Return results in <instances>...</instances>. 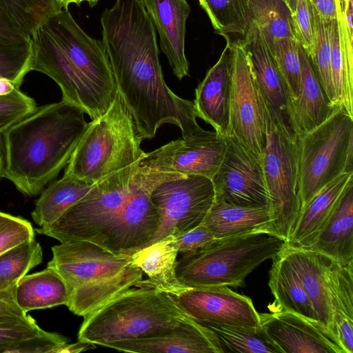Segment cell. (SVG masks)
<instances>
[{
    "mask_svg": "<svg viewBox=\"0 0 353 353\" xmlns=\"http://www.w3.org/2000/svg\"><path fill=\"white\" fill-rule=\"evenodd\" d=\"M31 40V71L51 78L61 89V100L79 107L92 120L108 111L118 90L106 50L68 8L48 19Z\"/></svg>",
    "mask_w": 353,
    "mask_h": 353,
    "instance_id": "cell-1",
    "label": "cell"
},
{
    "mask_svg": "<svg viewBox=\"0 0 353 353\" xmlns=\"http://www.w3.org/2000/svg\"><path fill=\"white\" fill-rule=\"evenodd\" d=\"M79 107L61 100L46 104L2 132L3 177L23 194L37 195L65 168L88 123Z\"/></svg>",
    "mask_w": 353,
    "mask_h": 353,
    "instance_id": "cell-2",
    "label": "cell"
},
{
    "mask_svg": "<svg viewBox=\"0 0 353 353\" xmlns=\"http://www.w3.org/2000/svg\"><path fill=\"white\" fill-rule=\"evenodd\" d=\"M193 320L170 294L142 285L130 288L83 316L78 340L105 347L154 334Z\"/></svg>",
    "mask_w": 353,
    "mask_h": 353,
    "instance_id": "cell-3",
    "label": "cell"
},
{
    "mask_svg": "<svg viewBox=\"0 0 353 353\" xmlns=\"http://www.w3.org/2000/svg\"><path fill=\"white\" fill-rule=\"evenodd\" d=\"M142 141L118 92L108 111L88 123L64 174L97 183L118 172L137 169L145 153L141 148Z\"/></svg>",
    "mask_w": 353,
    "mask_h": 353,
    "instance_id": "cell-4",
    "label": "cell"
},
{
    "mask_svg": "<svg viewBox=\"0 0 353 353\" xmlns=\"http://www.w3.org/2000/svg\"><path fill=\"white\" fill-rule=\"evenodd\" d=\"M285 244L267 231L216 239L196 250L181 253L176 276L191 288L244 287L247 276L276 256Z\"/></svg>",
    "mask_w": 353,
    "mask_h": 353,
    "instance_id": "cell-5",
    "label": "cell"
},
{
    "mask_svg": "<svg viewBox=\"0 0 353 353\" xmlns=\"http://www.w3.org/2000/svg\"><path fill=\"white\" fill-rule=\"evenodd\" d=\"M265 143L261 154L269 196V232L286 242L301 212L299 138L262 94Z\"/></svg>",
    "mask_w": 353,
    "mask_h": 353,
    "instance_id": "cell-6",
    "label": "cell"
},
{
    "mask_svg": "<svg viewBox=\"0 0 353 353\" xmlns=\"http://www.w3.org/2000/svg\"><path fill=\"white\" fill-rule=\"evenodd\" d=\"M353 117L342 107L299 138L301 210L323 187L353 172Z\"/></svg>",
    "mask_w": 353,
    "mask_h": 353,
    "instance_id": "cell-7",
    "label": "cell"
},
{
    "mask_svg": "<svg viewBox=\"0 0 353 353\" xmlns=\"http://www.w3.org/2000/svg\"><path fill=\"white\" fill-rule=\"evenodd\" d=\"M140 167L114 174L97 183L83 198L50 225L35 231L61 243H94L133 194L142 177Z\"/></svg>",
    "mask_w": 353,
    "mask_h": 353,
    "instance_id": "cell-8",
    "label": "cell"
},
{
    "mask_svg": "<svg viewBox=\"0 0 353 353\" xmlns=\"http://www.w3.org/2000/svg\"><path fill=\"white\" fill-rule=\"evenodd\" d=\"M150 198L159 211L160 221L155 235L145 247L200 225L214 201L215 191L208 177L164 173L152 189Z\"/></svg>",
    "mask_w": 353,
    "mask_h": 353,
    "instance_id": "cell-9",
    "label": "cell"
},
{
    "mask_svg": "<svg viewBox=\"0 0 353 353\" xmlns=\"http://www.w3.org/2000/svg\"><path fill=\"white\" fill-rule=\"evenodd\" d=\"M141 170L142 177L133 194L94 243L117 255L131 256L144 248L159 225V213L150 193L164 173Z\"/></svg>",
    "mask_w": 353,
    "mask_h": 353,
    "instance_id": "cell-10",
    "label": "cell"
},
{
    "mask_svg": "<svg viewBox=\"0 0 353 353\" xmlns=\"http://www.w3.org/2000/svg\"><path fill=\"white\" fill-rule=\"evenodd\" d=\"M225 137V153L212 179L215 199L237 206L269 207L261 154L233 135Z\"/></svg>",
    "mask_w": 353,
    "mask_h": 353,
    "instance_id": "cell-11",
    "label": "cell"
},
{
    "mask_svg": "<svg viewBox=\"0 0 353 353\" xmlns=\"http://www.w3.org/2000/svg\"><path fill=\"white\" fill-rule=\"evenodd\" d=\"M231 44L228 135L261 154L265 143L261 91L250 71L242 40Z\"/></svg>",
    "mask_w": 353,
    "mask_h": 353,
    "instance_id": "cell-12",
    "label": "cell"
},
{
    "mask_svg": "<svg viewBox=\"0 0 353 353\" xmlns=\"http://www.w3.org/2000/svg\"><path fill=\"white\" fill-rule=\"evenodd\" d=\"M225 137L202 130L145 152L139 166L161 173L196 174L212 179L223 159Z\"/></svg>",
    "mask_w": 353,
    "mask_h": 353,
    "instance_id": "cell-13",
    "label": "cell"
},
{
    "mask_svg": "<svg viewBox=\"0 0 353 353\" xmlns=\"http://www.w3.org/2000/svg\"><path fill=\"white\" fill-rule=\"evenodd\" d=\"M195 321L205 324L261 328L260 315L251 299L228 287L191 288L171 295Z\"/></svg>",
    "mask_w": 353,
    "mask_h": 353,
    "instance_id": "cell-14",
    "label": "cell"
},
{
    "mask_svg": "<svg viewBox=\"0 0 353 353\" xmlns=\"http://www.w3.org/2000/svg\"><path fill=\"white\" fill-rule=\"evenodd\" d=\"M48 267L55 270L70 293L77 287L114 275L131 263V256L117 255L87 241L61 243L52 248Z\"/></svg>",
    "mask_w": 353,
    "mask_h": 353,
    "instance_id": "cell-15",
    "label": "cell"
},
{
    "mask_svg": "<svg viewBox=\"0 0 353 353\" xmlns=\"http://www.w3.org/2000/svg\"><path fill=\"white\" fill-rule=\"evenodd\" d=\"M259 315L262 329L281 353H343L317 322L286 311Z\"/></svg>",
    "mask_w": 353,
    "mask_h": 353,
    "instance_id": "cell-16",
    "label": "cell"
},
{
    "mask_svg": "<svg viewBox=\"0 0 353 353\" xmlns=\"http://www.w3.org/2000/svg\"><path fill=\"white\" fill-rule=\"evenodd\" d=\"M105 347L137 353H223L215 333L194 320L147 336L117 342Z\"/></svg>",
    "mask_w": 353,
    "mask_h": 353,
    "instance_id": "cell-17",
    "label": "cell"
},
{
    "mask_svg": "<svg viewBox=\"0 0 353 353\" xmlns=\"http://www.w3.org/2000/svg\"><path fill=\"white\" fill-rule=\"evenodd\" d=\"M149 15L173 74L179 80L189 76L185 52L186 22L191 8L187 0H139Z\"/></svg>",
    "mask_w": 353,
    "mask_h": 353,
    "instance_id": "cell-18",
    "label": "cell"
},
{
    "mask_svg": "<svg viewBox=\"0 0 353 353\" xmlns=\"http://www.w3.org/2000/svg\"><path fill=\"white\" fill-rule=\"evenodd\" d=\"M226 42L219 60L195 89L193 101L197 117L212 125L223 137L229 134L232 61L231 41L226 40Z\"/></svg>",
    "mask_w": 353,
    "mask_h": 353,
    "instance_id": "cell-19",
    "label": "cell"
},
{
    "mask_svg": "<svg viewBox=\"0 0 353 353\" xmlns=\"http://www.w3.org/2000/svg\"><path fill=\"white\" fill-rule=\"evenodd\" d=\"M301 85L298 97L289 101L288 121L299 138L327 120L339 107L327 97L311 61L300 45Z\"/></svg>",
    "mask_w": 353,
    "mask_h": 353,
    "instance_id": "cell-20",
    "label": "cell"
},
{
    "mask_svg": "<svg viewBox=\"0 0 353 353\" xmlns=\"http://www.w3.org/2000/svg\"><path fill=\"white\" fill-rule=\"evenodd\" d=\"M242 44L250 71L260 91L272 108L288 121L290 98L285 81L267 43L254 21L242 40Z\"/></svg>",
    "mask_w": 353,
    "mask_h": 353,
    "instance_id": "cell-21",
    "label": "cell"
},
{
    "mask_svg": "<svg viewBox=\"0 0 353 353\" xmlns=\"http://www.w3.org/2000/svg\"><path fill=\"white\" fill-rule=\"evenodd\" d=\"M327 283L332 338L343 353H353V263L341 265L328 258Z\"/></svg>",
    "mask_w": 353,
    "mask_h": 353,
    "instance_id": "cell-22",
    "label": "cell"
},
{
    "mask_svg": "<svg viewBox=\"0 0 353 353\" xmlns=\"http://www.w3.org/2000/svg\"><path fill=\"white\" fill-rule=\"evenodd\" d=\"M307 250L341 265L353 263V179L342 192L315 242Z\"/></svg>",
    "mask_w": 353,
    "mask_h": 353,
    "instance_id": "cell-23",
    "label": "cell"
},
{
    "mask_svg": "<svg viewBox=\"0 0 353 353\" xmlns=\"http://www.w3.org/2000/svg\"><path fill=\"white\" fill-rule=\"evenodd\" d=\"M283 251L296 272L319 323L332 338L327 283L328 257L310 250L292 248L286 244Z\"/></svg>",
    "mask_w": 353,
    "mask_h": 353,
    "instance_id": "cell-24",
    "label": "cell"
},
{
    "mask_svg": "<svg viewBox=\"0 0 353 353\" xmlns=\"http://www.w3.org/2000/svg\"><path fill=\"white\" fill-rule=\"evenodd\" d=\"M353 179L344 172L323 187L301 210L286 245L310 249L325 225L342 192Z\"/></svg>",
    "mask_w": 353,
    "mask_h": 353,
    "instance_id": "cell-25",
    "label": "cell"
},
{
    "mask_svg": "<svg viewBox=\"0 0 353 353\" xmlns=\"http://www.w3.org/2000/svg\"><path fill=\"white\" fill-rule=\"evenodd\" d=\"M178 246L175 236H168L131 255L132 264L148 277L142 285L159 288L170 295H177L188 287L178 279L176 272Z\"/></svg>",
    "mask_w": 353,
    "mask_h": 353,
    "instance_id": "cell-26",
    "label": "cell"
},
{
    "mask_svg": "<svg viewBox=\"0 0 353 353\" xmlns=\"http://www.w3.org/2000/svg\"><path fill=\"white\" fill-rule=\"evenodd\" d=\"M143 274L131 263L114 275L77 287L65 305L74 314L85 316L130 288L141 286Z\"/></svg>",
    "mask_w": 353,
    "mask_h": 353,
    "instance_id": "cell-27",
    "label": "cell"
},
{
    "mask_svg": "<svg viewBox=\"0 0 353 353\" xmlns=\"http://www.w3.org/2000/svg\"><path fill=\"white\" fill-rule=\"evenodd\" d=\"M271 221L268 206H237L214 199L201 224L218 240L256 231L270 233Z\"/></svg>",
    "mask_w": 353,
    "mask_h": 353,
    "instance_id": "cell-28",
    "label": "cell"
},
{
    "mask_svg": "<svg viewBox=\"0 0 353 353\" xmlns=\"http://www.w3.org/2000/svg\"><path fill=\"white\" fill-rule=\"evenodd\" d=\"M272 261L268 285L274 301L268 306L270 312H292L319 323L302 283L283 250Z\"/></svg>",
    "mask_w": 353,
    "mask_h": 353,
    "instance_id": "cell-29",
    "label": "cell"
},
{
    "mask_svg": "<svg viewBox=\"0 0 353 353\" xmlns=\"http://www.w3.org/2000/svg\"><path fill=\"white\" fill-rule=\"evenodd\" d=\"M353 40L344 23L341 0L331 31V71L336 104L353 117Z\"/></svg>",
    "mask_w": 353,
    "mask_h": 353,
    "instance_id": "cell-30",
    "label": "cell"
},
{
    "mask_svg": "<svg viewBox=\"0 0 353 353\" xmlns=\"http://www.w3.org/2000/svg\"><path fill=\"white\" fill-rule=\"evenodd\" d=\"M69 292L59 273L48 267L40 272L26 274L18 282L14 299L26 313L61 305H66Z\"/></svg>",
    "mask_w": 353,
    "mask_h": 353,
    "instance_id": "cell-31",
    "label": "cell"
},
{
    "mask_svg": "<svg viewBox=\"0 0 353 353\" xmlns=\"http://www.w3.org/2000/svg\"><path fill=\"white\" fill-rule=\"evenodd\" d=\"M96 184L63 174L61 179L52 183L42 192L31 213L32 219L40 228L50 225L90 192Z\"/></svg>",
    "mask_w": 353,
    "mask_h": 353,
    "instance_id": "cell-32",
    "label": "cell"
},
{
    "mask_svg": "<svg viewBox=\"0 0 353 353\" xmlns=\"http://www.w3.org/2000/svg\"><path fill=\"white\" fill-rule=\"evenodd\" d=\"M32 59L31 37L0 14V79L19 88L31 71Z\"/></svg>",
    "mask_w": 353,
    "mask_h": 353,
    "instance_id": "cell-33",
    "label": "cell"
},
{
    "mask_svg": "<svg viewBox=\"0 0 353 353\" xmlns=\"http://www.w3.org/2000/svg\"><path fill=\"white\" fill-rule=\"evenodd\" d=\"M217 34L243 40L253 20L250 0H199Z\"/></svg>",
    "mask_w": 353,
    "mask_h": 353,
    "instance_id": "cell-34",
    "label": "cell"
},
{
    "mask_svg": "<svg viewBox=\"0 0 353 353\" xmlns=\"http://www.w3.org/2000/svg\"><path fill=\"white\" fill-rule=\"evenodd\" d=\"M250 3L252 20L270 50L277 39H296L292 12L283 0H250Z\"/></svg>",
    "mask_w": 353,
    "mask_h": 353,
    "instance_id": "cell-35",
    "label": "cell"
},
{
    "mask_svg": "<svg viewBox=\"0 0 353 353\" xmlns=\"http://www.w3.org/2000/svg\"><path fill=\"white\" fill-rule=\"evenodd\" d=\"M63 8L61 0H0V14L30 37Z\"/></svg>",
    "mask_w": 353,
    "mask_h": 353,
    "instance_id": "cell-36",
    "label": "cell"
},
{
    "mask_svg": "<svg viewBox=\"0 0 353 353\" xmlns=\"http://www.w3.org/2000/svg\"><path fill=\"white\" fill-rule=\"evenodd\" d=\"M40 244L32 239L19 243L0 254V294L14 292L19 280L41 263Z\"/></svg>",
    "mask_w": 353,
    "mask_h": 353,
    "instance_id": "cell-37",
    "label": "cell"
},
{
    "mask_svg": "<svg viewBox=\"0 0 353 353\" xmlns=\"http://www.w3.org/2000/svg\"><path fill=\"white\" fill-rule=\"evenodd\" d=\"M219 339L223 351L242 353H281L279 348L261 328H247L205 324Z\"/></svg>",
    "mask_w": 353,
    "mask_h": 353,
    "instance_id": "cell-38",
    "label": "cell"
},
{
    "mask_svg": "<svg viewBox=\"0 0 353 353\" xmlns=\"http://www.w3.org/2000/svg\"><path fill=\"white\" fill-rule=\"evenodd\" d=\"M315 32L312 54L308 57L318 79L331 103L338 106L331 71L332 21L321 17L314 9ZM339 107V106H338Z\"/></svg>",
    "mask_w": 353,
    "mask_h": 353,
    "instance_id": "cell-39",
    "label": "cell"
},
{
    "mask_svg": "<svg viewBox=\"0 0 353 353\" xmlns=\"http://www.w3.org/2000/svg\"><path fill=\"white\" fill-rule=\"evenodd\" d=\"M299 48L300 44L296 39L283 38L276 40L270 49L285 81L290 101L296 99L300 92Z\"/></svg>",
    "mask_w": 353,
    "mask_h": 353,
    "instance_id": "cell-40",
    "label": "cell"
},
{
    "mask_svg": "<svg viewBox=\"0 0 353 353\" xmlns=\"http://www.w3.org/2000/svg\"><path fill=\"white\" fill-rule=\"evenodd\" d=\"M34 100L14 88L12 91L0 94V132L28 116L37 109Z\"/></svg>",
    "mask_w": 353,
    "mask_h": 353,
    "instance_id": "cell-41",
    "label": "cell"
},
{
    "mask_svg": "<svg viewBox=\"0 0 353 353\" xmlns=\"http://www.w3.org/2000/svg\"><path fill=\"white\" fill-rule=\"evenodd\" d=\"M42 330L29 315L0 321V353L8 350L21 341L40 334Z\"/></svg>",
    "mask_w": 353,
    "mask_h": 353,
    "instance_id": "cell-42",
    "label": "cell"
},
{
    "mask_svg": "<svg viewBox=\"0 0 353 353\" xmlns=\"http://www.w3.org/2000/svg\"><path fill=\"white\" fill-rule=\"evenodd\" d=\"M34 239V230L28 221L0 212V254L19 243Z\"/></svg>",
    "mask_w": 353,
    "mask_h": 353,
    "instance_id": "cell-43",
    "label": "cell"
},
{
    "mask_svg": "<svg viewBox=\"0 0 353 353\" xmlns=\"http://www.w3.org/2000/svg\"><path fill=\"white\" fill-rule=\"evenodd\" d=\"M292 17L296 39L310 57L313 50L315 32L314 8L310 0H298Z\"/></svg>",
    "mask_w": 353,
    "mask_h": 353,
    "instance_id": "cell-44",
    "label": "cell"
},
{
    "mask_svg": "<svg viewBox=\"0 0 353 353\" xmlns=\"http://www.w3.org/2000/svg\"><path fill=\"white\" fill-rule=\"evenodd\" d=\"M68 339L55 332L43 330L40 334L21 341L10 348L7 353H57Z\"/></svg>",
    "mask_w": 353,
    "mask_h": 353,
    "instance_id": "cell-45",
    "label": "cell"
},
{
    "mask_svg": "<svg viewBox=\"0 0 353 353\" xmlns=\"http://www.w3.org/2000/svg\"><path fill=\"white\" fill-rule=\"evenodd\" d=\"M179 253L192 252L205 247L216 239L212 232L203 225L175 236Z\"/></svg>",
    "mask_w": 353,
    "mask_h": 353,
    "instance_id": "cell-46",
    "label": "cell"
},
{
    "mask_svg": "<svg viewBox=\"0 0 353 353\" xmlns=\"http://www.w3.org/2000/svg\"><path fill=\"white\" fill-rule=\"evenodd\" d=\"M24 312L17 304L14 292L0 294V321L24 317Z\"/></svg>",
    "mask_w": 353,
    "mask_h": 353,
    "instance_id": "cell-47",
    "label": "cell"
},
{
    "mask_svg": "<svg viewBox=\"0 0 353 353\" xmlns=\"http://www.w3.org/2000/svg\"><path fill=\"white\" fill-rule=\"evenodd\" d=\"M315 11L323 18L336 19L340 0H310Z\"/></svg>",
    "mask_w": 353,
    "mask_h": 353,
    "instance_id": "cell-48",
    "label": "cell"
},
{
    "mask_svg": "<svg viewBox=\"0 0 353 353\" xmlns=\"http://www.w3.org/2000/svg\"><path fill=\"white\" fill-rule=\"evenodd\" d=\"M94 345L92 343L78 340L75 343H65L57 350V353L81 352L90 349Z\"/></svg>",
    "mask_w": 353,
    "mask_h": 353,
    "instance_id": "cell-49",
    "label": "cell"
},
{
    "mask_svg": "<svg viewBox=\"0 0 353 353\" xmlns=\"http://www.w3.org/2000/svg\"><path fill=\"white\" fill-rule=\"evenodd\" d=\"M6 148L3 136L1 132H0V179L3 177L5 166H6Z\"/></svg>",
    "mask_w": 353,
    "mask_h": 353,
    "instance_id": "cell-50",
    "label": "cell"
},
{
    "mask_svg": "<svg viewBox=\"0 0 353 353\" xmlns=\"http://www.w3.org/2000/svg\"><path fill=\"white\" fill-rule=\"evenodd\" d=\"M99 0H61V4L63 8H68L71 3H74L77 6L83 2H87L90 7L94 6Z\"/></svg>",
    "mask_w": 353,
    "mask_h": 353,
    "instance_id": "cell-51",
    "label": "cell"
},
{
    "mask_svg": "<svg viewBox=\"0 0 353 353\" xmlns=\"http://www.w3.org/2000/svg\"><path fill=\"white\" fill-rule=\"evenodd\" d=\"M283 1L287 4L288 8L291 10L292 14H293L296 10L298 0H283Z\"/></svg>",
    "mask_w": 353,
    "mask_h": 353,
    "instance_id": "cell-52",
    "label": "cell"
}]
</instances>
